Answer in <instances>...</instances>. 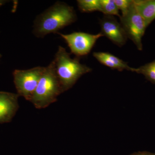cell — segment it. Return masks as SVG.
Here are the masks:
<instances>
[{"mask_svg": "<svg viewBox=\"0 0 155 155\" xmlns=\"http://www.w3.org/2000/svg\"><path fill=\"white\" fill-rule=\"evenodd\" d=\"M77 19L76 13L71 6L61 2L54 5L39 15L34 23V33L43 37L68 26Z\"/></svg>", "mask_w": 155, "mask_h": 155, "instance_id": "1", "label": "cell"}, {"mask_svg": "<svg viewBox=\"0 0 155 155\" xmlns=\"http://www.w3.org/2000/svg\"><path fill=\"white\" fill-rule=\"evenodd\" d=\"M53 61L64 92L72 88L81 76L92 71L89 67L81 64L78 58H71L62 46L58 48Z\"/></svg>", "mask_w": 155, "mask_h": 155, "instance_id": "2", "label": "cell"}, {"mask_svg": "<svg viewBox=\"0 0 155 155\" xmlns=\"http://www.w3.org/2000/svg\"><path fill=\"white\" fill-rule=\"evenodd\" d=\"M63 92L52 61L45 67L30 102L37 109H44L55 102L58 97Z\"/></svg>", "mask_w": 155, "mask_h": 155, "instance_id": "3", "label": "cell"}, {"mask_svg": "<svg viewBox=\"0 0 155 155\" xmlns=\"http://www.w3.org/2000/svg\"><path fill=\"white\" fill-rule=\"evenodd\" d=\"M45 69V67H38L27 70H14V83L19 96L30 101Z\"/></svg>", "mask_w": 155, "mask_h": 155, "instance_id": "4", "label": "cell"}, {"mask_svg": "<svg viewBox=\"0 0 155 155\" xmlns=\"http://www.w3.org/2000/svg\"><path fill=\"white\" fill-rule=\"evenodd\" d=\"M120 24L127 38L133 42L139 51L143 50L142 39L147 28L144 19L137 10L134 2L124 16L120 17Z\"/></svg>", "mask_w": 155, "mask_h": 155, "instance_id": "5", "label": "cell"}, {"mask_svg": "<svg viewBox=\"0 0 155 155\" xmlns=\"http://www.w3.org/2000/svg\"><path fill=\"white\" fill-rule=\"evenodd\" d=\"M59 34L64 39L71 53L77 57L86 56L90 52L97 40L104 36L101 32L96 35L82 32Z\"/></svg>", "mask_w": 155, "mask_h": 155, "instance_id": "6", "label": "cell"}, {"mask_svg": "<svg viewBox=\"0 0 155 155\" xmlns=\"http://www.w3.org/2000/svg\"><path fill=\"white\" fill-rule=\"evenodd\" d=\"M101 33L111 41L121 47L125 45L127 37L122 25L114 16L105 15L100 21Z\"/></svg>", "mask_w": 155, "mask_h": 155, "instance_id": "7", "label": "cell"}, {"mask_svg": "<svg viewBox=\"0 0 155 155\" xmlns=\"http://www.w3.org/2000/svg\"><path fill=\"white\" fill-rule=\"evenodd\" d=\"M18 94L0 91V123L11 122L18 108Z\"/></svg>", "mask_w": 155, "mask_h": 155, "instance_id": "8", "label": "cell"}, {"mask_svg": "<svg viewBox=\"0 0 155 155\" xmlns=\"http://www.w3.org/2000/svg\"><path fill=\"white\" fill-rule=\"evenodd\" d=\"M94 58L101 64L113 69L119 71L127 70L134 72L135 68L129 67L127 62H125L113 54L104 52H96L93 54Z\"/></svg>", "mask_w": 155, "mask_h": 155, "instance_id": "9", "label": "cell"}, {"mask_svg": "<svg viewBox=\"0 0 155 155\" xmlns=\"http://www.w3.org/2000/svg\"><path fill=\"white\" fill-rule=\"evenodd\" d=\"M134 2L148 27L155 19V0H134Z\"/></svg>", "mask_w": 155, "mask_h": 155, "instance_id": "10", "label": "cell"}, {"mask_svg": "<svg viewBox=\"0 0 155 155\" xmlns=\"http://www.w3.org/2000/svg\"><path fill=\"white\" fill-rule=\"evenodd\" d=\"M77 4L79 10L83 13H90L96 11L101 12L100 0H78Z\"/></svg>", "mask_w": 155, "mask_h": 155, "instance_id": "11", "label": "cell"}, {"mask_svg": "<svg viewBox=\"0 0 155 155\" xmlns=\"http://www.w3.org/2000/svg\"><path fill=\"white\" fill-rule=\"evenodd\" d=\"M134 72L142 74L147 80L155 84V61L135 68Z\"/></svg>", "mask_w": 155, "mask_h": 155, "instance_id": "12", "label": "cell"}, {"mask_svg": "<svg viewBox=\"0 0 155 155\" xmlns=\"http://www.w3.org/2000/svg\"><path fill=\"white\" fill-rule=\"evenodd\" d=\"M101 5V12L107 16H117L121 17L119 9L114 0H100Z\"/></svg>", "mask_w": 155, "mask_h": 155, "instance_id": "13", "label": "cell"}, {"mask_svg": "<svg viewBox=\"0 0 155 155\" xmlns=\"http://www.w3.org/2000/svg\"><path fill=\"white\" fill-rule=\"evenodd\" d=\"M116 6L122 12V15L124 16L130 8L133 3V0H114Z\"/></svg>", "mask_w": 155, "mask_h": 155, "instance_id": "14", "label": "cell"}, {"mask_svg": "<svg viewBox=\"0 0 155 155\" xmlns=\"http://www.w3.org/2000/svg\"><path fill=\"white\" fill-rule=\"evenodd\" d=\"M130 155H155V153H152L149 152L143 151L134 153Z\"/></svg>", "mask_w": 155, "mask_h": 155, "instance_id": "15", "label": "cell"}, {"mask_svg": "<svg viewBox=\"0 0 155 155\" xmlns=\"http://www.w3.org/2000/svg\"><path fill=\"white\" fill-rule=\"evenodd\" d=\"M8 2V1H5V0H0V8Z\"/></svg>", "mask_w": 155, "mask_h": 155, "instance_id": "16", "label": "cell"}, {"mask_svg": "<svg viewBox=\"0 0 155 155\" xmlns=\"http://www.w3.org/2000/svg\"><path fill=\"white\" fill-rule=\"evenodd\" d=\"M1 55H0V58H1Z\"/></svg>", "mask_w": 155, "mask_h": 155, "instance_id": "17", "label": "cell"}]
</instances>
